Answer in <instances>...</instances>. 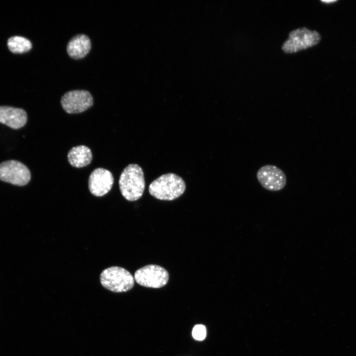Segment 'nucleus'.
<instances>
[{
  "instance_id": "nucleus-15",
  "label": "nucleus",
  "mask_w": 356,
  "mask_h": 356,
  "mask_svg": "<svg viewBox=\"0 0 356 356\" xmlns=\"http://www.w3.org/2000/svg\"><path fill=\"white\" fill-rule=\"evenodd\" d=\"M322 1L325 3H331L335 2L336 0H322Z\"/></svg>"
},
{
  "instance_id": "nucleus-11",
  "label": "nucleus",
  "mask_w": 356,
  "mask_h": 356,
  "mask_svg": "<svg viewBox=\"0 0 356 356\" xmlns=\"http://www.w3.org/2000/svg\"><path fill=\"white\" fill-rule=\"evenodd\" d=\"M90 48L91 43L89 38L83 34L73 37L67 45V51L69 55L75 59L84 58L89 52Z\"/></svg>"
},
{
  "instance_id": "nucleus-4",
  "label": "nucleus",
  "mask_w": 356,
  "mask_h": 356,
  "mask_svg": "<svg viewBox=\"0 0 356 356\" xmlns=\"http://www.w3.org/2000/svg\"><path fill=\"white\" fill-rule=\"evenodd\" d=\"M320 38V34L316 31L306 27L298 28L289 33L282 48L286 53L296 52L317 44Z\"/></svg>"
},
{
  "instance_id": "nucleus-9",
  "label": "nucleus",
  "mask_w": 356,
  "mask_h": 356,
  "mask_svg": "<svg viewBox=\"0 0 356 356\" xmlns=\"http://www.w3.org/2000/svg\"><path fill=\"white\" fill-rule=\"evenodd\" d=\"M114 183V177L109 170L98 168L90 174L88 185L90 192L97 197H101L110 191Z\"/></svg>"
},
{
  "instance_id": "nucleus-5",
  "label": "nucleus",
  "mask_w": 356,
  "mask_h": 356,
  "mask_svg": "<svg viewBox=\"0 0 356 356\" xmlns=\"http://www.w3.org/2000/svg\"><path fill=\"white\" fill-rule=\"evenodd\" d=\"M134 280L144 287L159 288L165 286L169 280V273L166 269L156 265H148L134 273Z\"/></svg>"
},
{
  "instance_id": "nucleus-2",
  "label": "nucleus",
  "mask_w": 356,
  "mask_h": 356,
  "mask_svg": "<svg viewBox=\"0 0 356 356\" xmlns=\"http://www.w3.org/2000/svg\"><path fill=\"white\" fill-rule=\"evenodd\" d=\"M183 179L173 173L163 175L149 185L148 190L151 195L162 200L171 201L180 196L185 190Z\"/></svg>"
},
{
  "instance_id": "nucleus-1",
  "label": "nucleus",
  "mask_w": 356,
  "mask_h": 356,
  "mask_svg": "<svg viewBox=\"0 0 356 356\" xmlns=\"http://www.w3.org/2000/svg\"><path fill=\"white\" fill-rule=\"evenodd\" d=\"M119 185L121 194L126 200L134 201L139 199L145 189L144 174L141 168L135 164L128 165L120 175Z\"/></svg>"
},
{
  "instance_id": "nucleus-3",
  "label": "nucleus",
  "mask_w": 356,
  "mask_h": 356,
  "mask_svg": "<svg viewBox=\"0 0 356 356\" xmlns=\"http://www.w3.org/2000/svg\"><path fill=\"white\" fill-rule=\"evenodd\" d=\"M103 287L115 293L130 290L134 285V278L126 269L119 267H111L105 269L100 275Z\"/></svg>"
},
{
  "instance_id": "nucleus-13",
  "label": "nucleus",
  "mask_w": 356,
  "mask_h": 356,
  "mask_svg": "<svg viewBox=\"0 0 356 356\" xmlns=\"http://www.w3.org/2000/svg\"><path fill=\"white\" fill-rule=\"evenodd\" d=\"M9 49L14 53H22L29 51L32 48L31 42L24 37L13 36L7 41Z\"/></svg>"
},
{
  "instance_id": "nucleus-6",
  "label": "nucleus",
  "mask_w": 356,
  "mask_h": 356,
  "mask_svg": "<svg viewBox=\"0 0 356 356\" xmlns=\"http://www.w3.org/2000/svg\"><path fill=\"white\" fill-rule=\"evenodd\" d=\"M30 179V172L22 163L11 160L0 163V180L15 185L24 186Z\"/></svg>"
},
{
  "instance_id": "nucleus-14",
  "label": "nucleus",
  "mask_w": 356,
  "mask_h": 356,
  "mask_svg": "<svg viewBox=\"0 0 356 356\" xmlns=\"http://www.w3.org/2000/svg\"><path fill=\"white\" fill-rule=\"evenodd\" d=\"M206 328L204 325L197 324L193 327L192 335L196 340L202 341L206 338Z\"/></svg>"
},
{
  "instance_id": "nucleus-8",
  "label": "nucleus",
  "mask_w": 356,
  "mask_h": 356,
  "mask_svg": "<svg viewBox=\"0 0 356 356\" xmlns=\"http://www.w3.org/2000/svg\"><path fill=\"white\" fill-rule=\"evenodd\" d=\"M61 104L67 113H79L92 105L93 98L87 90H74L67 92L62 96Z\"/></svg>"
},
{
  "instance_id": "nucleus-7",
  "label": "nucleus",
  "mask_w": 356,
  "mask_h": 356,
  "mask_svg": "<svg viewBox=\"0 0 356 356\" xmlns=\"http://www.w3.org/2000/svg\"><path fill=\"white\" fill-rule=\"evenodd\" d=\"M257 178L266 189L276 191L286 185L287 178L285 173L277 166L266 165L261 167L257 173Z\"/></svg>"
},
{
  "instance_id": "nucleus-12",
  "label": "nucleus",
  "mask_w": 356,
  "mask_h": 356,
  "mask_svg": "<svg viewBox=\"0 0 356 356\" xmlns=\"http://www.w3.org/2000/svg\"><path fill=\"white\" fill-rule=\"evenodd\" d=\"M67 158L70 164L75 168H82L89 165L92 158L91 150L87 146L78 145L68 152Z\"/></svg>"
},
{
  "instance_id": "nucleus-10",
  "label": "nucleus",
  "mask_w": 356,
  "mask_h": 356,
  "mask_svg": "<svg viewBox=\"0 0 356 356\" xmlns=\"http://www.w3.org/2000/svg\"><path fill=\"white\" fill-rule=\"evenodd\" d=\"M27 121V113L23 109L7 106H0V123L13 129H18L24 127Z\"/></svg>"
}]
</instances>
